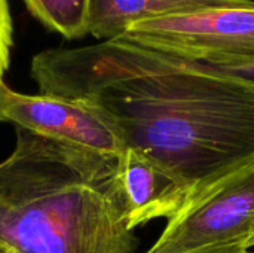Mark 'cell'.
Returning a JSON list of instances; mask_svg holds the SVG:
<instances>
[{
	"label": "cell",
	"instance_id": "3957f363",
	"mask_svg": "<svg viewBox=\"0 0 254 253\" xmlns=\"http://www.w3.org/2000/svg\"><path fill=\"white\" fill-rule=\"evenodd\" d=\"M122 37L156 52L240 73L254 66V4L144 21Z\"/></svg>",
	"mask_w": 254,
	"mask_h": 253
},
{
	"label": "cell",
	"instance_id": "5b68a950",
	"mask_svg": "<svg viewBox=\"0 0 254 253\" xmlns=\"http://www.w3.org/2000/svg\"><path fill=\"white\" fill-rule=\"evenodd\" d=\"M0 121L112 161H119L127 148L109 113L91 100L28 95L4 84L0 92Z\"/></svg>",
	"mask_w": 254,
	"mask_h": 253
},
{
	"label": "cell",
	"instance_id": "5bb4252c",
	"mask_svg": "<svg viewBox=\"0 0 254 253\" xmlns=\"http://www.w3.org/2000/svg\"><path fill=\"white\" fill-rule=\"evenodd\" d=\"M252 253H254V249H253V251H252Z\"/></svg>",
	"mask_w": 254,
	"mask_h": 253
},
{
	"label": "cell",
	"instance_id": "52a82bcc",
	"mask_svg": "<svg viewBox=\"0 0 254 253\" xmlns=\"http://www.w3.org/2000/svg\"><path fill=\"white\" fill-rule=\"evenodd\" d=\"M252 4L254 0H89L88 34L112 40L122 37L132 25L144 21L214 7Z\"/></svg>",
	"mask_w": 254,
	"mask_h": 253
},
{
	"label": "cell",
	"instance_id": "9c48e42d",
	"mask_svg": "<svg viewBox=\"0 0 254 253\" xmlns=\"http://www.w3.org/2000/svg\"><path fill=\"white\" fill-rule=\"evenodd\" d=\"M13 45V25L10 18V10L7 0H0V73L9 67L10 61V51Z\"/></svg>",
	"mask_w": 254,
	"mask_h": 253
},
{
	"label": "cell",
	"instance_id": "277c9868",
	"mask_svg": "<svg viewBox=\"0 0 254 253\" xmlns=\"http://www.w3.org/2000/svg\"><path fill=\"white\" fill-rule=\"evenodd\" d=\"M254 249V164L190 201L146 253H240Z\"/></svg>",
	"mask_w": 254,
	"mask_h": 253
},
{
	"label": "cell",
	"instance_id": "7a4b0ae2",
	"mask_svg": "<svg viewBox=\"0 0 254 253\" xmlns=\"http://www.w3.org/2000/svg\"><path fill=\"white\" fill-rule=\"evenodd\" d=\"M0 163V245L12 253H134L106 160L16 128Z\"/></svg>",
	"mask_w": 254,
	"mask_h": 253
},
{
	"label": "cell",
	"instance_id": "30bf717a",
	"mask_svg": "<svg viewBox=\"0 0 254 253\" xmlns=\"http://www.w3.org/2000/svg\"><path fill=\"white\" fill-rule=\"evenodd\" d=\"M237 75H243V76H254V66L252 67H247V69H244L243 72H240V73H237Z\"/></svg>",
	"mask_w": 254,
	"mask_h": 253
},
{
	"label": "cell",
	"instance_id": "6da1fadb",
	"mask_svg": "<svg viewBox=\"0 0 254 253\" xmlns=\"http://www.w3.org/2000/svg\"><path fill=\"white\" fill-rule=\"evenodd\" d=\"M31 76L40 94L100 104L125 146L177 176L190 201L254 164L252 78L124 37L43 51L31 61Z\"/></svg>",
	"mask_w": 254,
	"mask_h": 253
},
{
	"label": "cell",
	"instance_id": "8992f818",
	"mask_svg": "<svg viewBox=\"0 0 254 253\" xmlns=\"http://www.w3.org/2000/svg\"><path fill=\"white\" fill-rule=\"evenodd\" d=\"M113 191L129 230L156 219H173L190 201V191L146 154L125 148L113 174Z\"/></svg>",
	"mask_w": 254,
	"mask_h": 253
},
{
	"label": "cell",
	"instance_id": "ba28073f",
	"mask_svg": "<svg viewBox=\"0 0 254 253\" xmlns=\"http://www.w3.org/2000/svg\"><path fill=\"white\" fill-rule=\"evenodd\" d=\"M27 9L45 27L65 39L88 34L89 0H24Z\"/></svg>",
	"mask_w": 254,
	"mask_h": 253
},
{
	"label": "cell",
	"instance_id": "7c38bea8",
	"mask_svg": "<svg viewBox=\"0 0 254 253\" xmlns=\"http://www.w3.org/2000/svg\"><path fill=\"white\" fill-rule=\"evenodd\" d=\"M3 85H4V82H3V75L0 73V92H1V88H3Z\"/></svg>",
	"mask_w": 254,
	"mask_h": 253
},
{
	"label": "cell",
	"instance_id": "4fadbf2b",
	"mask_svg": "<svg viewBox=\"0 0 254 253\" xmlns=\"http://www.w3.org/2000/svg\"><path fill=\"white\" fill-rule=\"evenodd\" d=\"M240 253H252V252H240Z\"/></svg>",
	"mask_w": 254,
	"mask_h": 253
},
{
	"label": "cell",
	"instance_id": "8fae6325",
	"mask_svg": "<svg viewBox=\"0 0 254 253\" xmlns=\"http://www.w3.org/2000/svg\"><path fill=\"white\" fill-rule=\"evenodd\" d=\"M0 253H12L10 251H7L3 245H0Z\"/></svg>",
	"mask_w": 254,
	"mask_h": 253
}]
</instances>
